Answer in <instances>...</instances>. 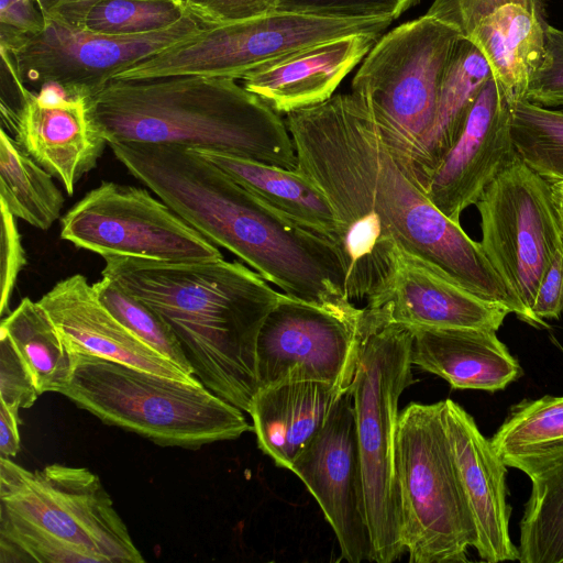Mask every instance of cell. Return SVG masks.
Here are the masks:
<instances>
[{
	"label": "cell",
	"mask_w": 563,
	"mask_h": 563,
	"mask_svg": "<svg viewBox=\"0 0 563 563\" xmlns=\"http://www.w3.org/2000/svg\"><path fill=\"white\" fill-rule=\"evenodd\" d=\"M71 357L73 373L59 394L103 423L158 445L197 449L251 429L240 408L200 380L169 378L92 355Z\"/></svg>",
	"instance_id": "obj_5"
},
{
	"label": "cell",
	"mask_w": 563,
	"mask_h": 563,
	"mask_svg": "<svg viewBox=\"0 0 563 563\" xmlns=\"http://www.w3.org/2000/svg\"><path fill=\"white\" fill-rule=\"evenodd\" d=\"M383 322L410 328L497 331L507 309L459 286L429 262L400 251L384 290L364 307Z\"/></svg>",
	"instance_id": "obj_19"
},
{
	"label": "cell",
	"mask_w": 563,
	"mask_h": 563,
	"mask_svg": "<svg viewBox=\"0 0 563 563\" xmlns=\"http://www.w3.org/2000/svg\"><path fill=\"white\" fill-rule=\"evenodd\" d=\"M0 512L75 544L100 563L144 562L100 478L86 467L30 471L0 457Z\"/></svg>",
	"instance_id": "obj_10"
},
{
	"label": "cell",
	"mask_w": 563,
	"mask_h": 563,
	"mask_svg": "<svg viewBox=\"0 0 563 563\" xmlns=\"http://www.w3.org/2000/svg\"><path fill=\"white\" fill-rule=\"evenodd\" d=\"M0 202L15 218L40 230L52 227L60 217L65 202L53 175L3 129L0 132Z\"/></svg>",
	"instance_id": "obj_29"
},
{
	"label": "cell",
	"mask_w": 563,
	"mask_h": 563,
	"mask_svg": "<svg viewBox=\"0 0 563 563\" xmlns=\"http://www.w3.org/2000/svg\"><path fill=\"white\" fill-rule=\"evenodd\" d=\"M393 19H327L276 11L203 26L194 36L135 63L113 79L207 75L240 80L256 68L341 36L383 32Z\"/></svg>",
	"instance_id": "obj_9"
},
{
	"label": "cell",
	"mask_w": 563,
	"mask_h": 563,
	"mask_svg": "<svg viewBox=\"0 0 563 563\" xmlns=\"http://www.w3.org/2000/svg\"><path fill=\"white\" fill-rule=\"evenodd\" d=\"M511 135L525 164L550 184L563 181V111L526 99L512 103Z\"/></svg>",
	"instance_id": "obj_31"
},
{
	"label": "cell",
	"mask_w": 563,
	"mask_h": 563,
	"mask_svg": "<svg viewBox=\"0 0 563 563\" xmlns=\"http://www.w3.org/2000/svg\"><path fill=\"white\" fill-rule=\"evenodd\" d=\"M525 474L532 488L520 521L518 561L563 563V455Z\"/></svg>",
	"instance_id": "obj_30"
},
{
	"label": "cell",
	"mask_w": 563,
	"mask_h": 563,
	"mask_svg": "<svg viewBox=\"0 0 563 563\" xmlns=\"http://www.w3.org/2000/svg\"><path fill=\"white\" fill-rule=\"evenodd\" d=\"M361 320L283 294L258 333V388L314 380L349 390L364 338Z\"/></svg>",
	"instance_id": "obj_14"
},
{
	"label": "cell",
	"mask_w": 563,
	"mask_h": 563,
	"mask_svg": "<svg viewBox=\"0 0 563 563\" xmlns=\"http://www.w3.org/2000/svg\"><path fill=\"white\" fill-rule=\"evenodd\" d=\"M479 242L506 288L525 309L532 306L541 280L563 236L551 184L517 156L486 187L475 203Z\"/></svg>",
	"instance_id": "obj_12"
},
{
	"label": "cell",
	"mask_w": 563,
	"mask_h": 563,
	"mask_svg": "<svg viewBox=\"0 0 563 563\" xmlns=\"http://www.w3.org/2000/svg\"><path fill=\"white\" fill-rule=\"evenodd\" d=\"M551 189L555 200L563 201V181L551 184Z\"/></svg>",
	"instance_id": "obj_44"
},
{
	"label": "cell",
	"mask_w": 563,
	"mask_h": 563,
	"mask_svg": "<svg viewBox=\"0 0 563 563\" xmlns=\"http://www.w3.org/2000/svg\"><path fill=\"white\" fill-rule=\"evenodd\" d=\"M420 0H277V11L327 19L396 20Z\"/></svg>",
	"instance_id": "obj_35"
},
{
	"label": "cell",
	"mask_w": 563,
	"mask_h": 563,
	"mask_svg": "<svg viewBox=\"0 0 563 563\" xmlns=\"http://www.w3.org/2000/svg\"><path fill=\"white\" fill-rule=\"evenodd\" d=\"M443 420L461 484L476 527L475 549L482 561L519 560L509 533L506 464L473 417L451 399L443 400Z\"/></svg>",
	"instance_id": "obj_21"
},
{
	"label": "cell",
	"mask_w": 563,
	"mask_h": 563,
	"mask_svg": "<svg viewBox=\"0 0 563 563\" xmlns=\"http://www.w3.org/2000/svg\"><path fill=\"white\" fill-rule=\"evenodd\" d=\"M561 110L563 111V107H562V109H561Z\"/></svg>",
	"instance_id": "obj_47"
},
{
	"label": "cell",
	"mask_w": 563,
	"mask_h": 563,
	"mask_svg": "<svg viewBox=\"0 0 563 563\" xmlns=\"http://www.w3.org/2000/svg\"><path fill=\"white\" fill-rule=\"evenodd\" d=\"M395 474L401 537L411 563L467 561L477 532L443 420V400L399 412Z\"/></svg>",
	"instance_id": "obj_7"
},
{
	"label": "cell",
	"mask_w": 563,
	"mask_h": 563,
	"mask_svg": "<svg viewBox=\"0 0 563 563\" xmlns=\"http://www.w3.org/2000/svg\"><path fill=\"white\" fill-rule=\"evenodd\" d=\"M60 239L100 256L162 262L223 258L217 245L145 189L102 181L60 219Z\"/></svg>",
	"instance_id": "obj_13"
},
{
	"label": "cell",
	"mask_w": 563,
	"mask_h": 563,
	"mask_svg": "<svg viewBox=\"0 0 563 563\" xmlns=\"http://www.w3.org/2000/svg\"><path fill=\"white\" fill-rule=\"evenodd\" d=\"M103 260L101 276L167 323L194 375L247 412L258 390V333L284 292L236 261L162 262L122 255Z\"/></svg>",
	"instance_id": "obj_3"
},
{
	"label": "cell",
	"mask_w": 563,
	"mask_h": 563,
	"mask_svg": "<svg viewBox=\"0 0 563 563\" xmlns=\"http://www.w3.org/2000/svg\"><path fill=\"white\" fill-rule=\"evenodd\" d=\"M345 391L314 380H288L258 388L247 411L258 448L276 465L290 470Z\"/></svg>",
	"instance_id": "obj_24"
},
{
	"label": "cell",
	"mask_w": 563,
	"mask_h": 563,
	"mask_svg": "<svg viewBox=\"0 0 563 563\" xmlns=\"http://www.w3.org/2000/svg\"><path fill=\"white\" fill-rule=\"evenodd\" d=\"M128 172L214 245L282 292L358 318L346 294L339 250L232 179L194 148L172 144H108Z\"/></svg>",
	"instance_id": "obj_2"
},
{
	"label": "cell",
	"mask_w": 563,
	"mask_h": 563,
	"mask_svg": "<svg viewBox=\"0 0 563 563\" xmlns=\"http://www.w3.org/2000/svg\"><path fill=\"white\" fill-rule=\"evenodd\" d=\"M187 13L175 0H104L89 11L81 27L113 35L142 34L170 26Z\"/></svg>",
	"instance_id": "obj_33"
},
{
	"label": "cell",
	"mask_w": 563,
	"mask_h": 563,
	"mask_svg": "<svg viewBox=\"0 0 563 563\" xmlns=\"http://www.w3.org/2000/svg\"><path fill=\"white\" fill-rule=\"evenodd\" d=\"M40 393L11 340L0 332V399L12 412L34 405Z\"/></svg>",
	"instance_id": "obj_37"
},
{
	"label": "cell",
	"mask_w": 563,
	"mask_h": 563,
	"mask_svg": "<svg viewBox=\"0 0 563 563\" xmlns=\"http://www.w3.org/2000/svg\"><path fill=\"white\" fill-rule=\"evenodd\" d=\"M525 99L544 107H563V30L548 23L543 57L526 89Z\"/></svg>",
	"instance_id": "obj_36"
},
{
	"label": "cell",
	"mask_w": 563,
	"mask_h": 563,
	"mask_svg": "<svg viewBox=\"0 0 563 563\" xmlns=\"http://www.w3.org/2000/svg\"><path fill=\"white\" fill-rule=\"evenodd\" d=\"M490 441L506 466L523 473L563 455V396L516 405Z\"/></svg>",
	"instance_id": "obj_27"
},
{
	"label": "cell",
	"mask_w": 563,
	"mask_h": 563,
	"mask_svg": "<svg viewBox=\"0 0 563 563\" xmlns=\"http://www.w3.org/2000/svg\"><path fill=\"white\" fill-rule=\"evenodd\" d=\"M238 79L180 75L112 79L87 100L107 143L172 144L297 169L280 113Z\"/></svg>",
	"instance_id": "obj_4"
},
{
	"label": "cell",
	"mask_w": 563,
	"mask_h": 563,
	"mask_svg": "<svg viewBox=\"0 0 563 563\" xmlns=\"http://www.w3.org/2000/svg\"><path fill=\"white\" fill-rule=\"evenodd\" d=\"M18 84L20 103L1 129L71 196L108 143L91 122L86 99L69 97L55 86L32 91Z\"/></svg>",
	"instance_id": "obj_18"
},
{
	"label": "cell",
	"mask_w": 563,
	"mask_h": 563,
	"mask_svg": "<svg viewBox=\"0 0 563 563\" xmlns=\"http://www.w3.org/2000/svg\"><path fill=\"white\" fill-rule=\"evenodd\" d=\"M563 311V245L560 246L538 288L532 313L541 321L558 319Z\"/></svg>",
	"instance_id": "obj_41"
},
{
	"label": "cell",
	"mask_w": 563,
	"mask_h": 563,
	"mask_svg": "<svg viewBox=\"0 0 563 563\" xmlns=\"http://www.w3.org/2000/svg\"><path fill=\"white\" fill-rule=\"evenodd\" d=\"M175 1L179 2L180 4L184 2V0H175Z\"/></svg>",
	"instance_id": "obj_46"
},
{
	"label": "cell",
	"mask_w": 563,
	"mask_h": 563,
	"mask_svg": "<svg viewBox=\"0 0 563 563\" xmlns=\"http://www.w3.org/2000/svg\"><path fill=\"white\" fill-rule=\"evenodd\" d=\"M461 37L451 25L424 14L382 35L352 80L351 93L415 172Z\"/></svg>",
	"instance_id": "obj_8"
},
{
	"label": "cell",
	"mask_w": 563,
	"mask_h": 563,
	"mask_svg": "<svg viewBox=\"0 0 563 563\" xmlns=\"http://www.w3.org/2000/svg\"><path fill=\"white\" fill-rule=\"evenodd\" d=\"M474 44L511 104L542 62L544 0H433L426 13Z\"/></svg>",
	"instance_id": "obj_16"
},
{
	"label": "cell",
	"mask_w": 563,
	"mask_h": 563,
	"mask_svg": "<svg viewBox=\"0 0 563 563\" xmlns=\"http://www.w3.org/2000/svg\"><path fill=\"white\" fill-rule=\"evenodd\" d=\"M194 150L264 202L339 250L340 231L334 210L307 174L298 168L286 169L216 151Z\"/></svg>",
	"instance_id": "obj_25"
},
{
	"label": "cell",
	"mask_w": 563,
	"mask_h": 563,
	"mask_svg": "<svg viewBox=\"0 0 563 563\" xmlns=\"http://www.w3.org/2000/svg\"><path fill=\"white\" fill-rule=\"evenodd\" d=\"M410 328V327H409ZM412 365L455 389L497 391L520 376L518 361L496 331L471 328H411Z\"/></svg>",
	"instance_id": "obj_23"
},
{
	"label": "cell",
	"mask_w": 563,
	"mask_h": 563,
	"mask_svg": "<svg viewBox=\"0 0 563 563\" xmlns=\"http://www.w3.org/2000/svg\"><path fill=\"white\" fill-rule=\"evenodd\" d=\"M512 104L494 76L475 98L454 144L427 177L431 202L460 223L486 187L517 156L511 135Z\"/></svg>",
	"instance_id": "obj_17"
},
{
	"label": "cell",
	"mask_w": 563,
	"mask_h": 563,
	"mask_svg": "<svg viewBox=\"0 0 563 563\" xmlns=\"http://www.w3.org/2000/svg\"><path fill=\"white\" fill-rule=\"evenodd\" d=\"M45 23L36 0H0V41L37 33Z\"/></svg>",
	"instance_id": "obj_40"
},
{
	"label": "cell",
	"mask_w": 563,
	"mask_h": 563,
	"mask_svg": "<svg viewBox=\"0 0 563 563\" xmlns=\"http://www.w3.org/2000/svg\"><path fill=\"white\" fill-rule=\"evenodd\" d=\"M92 287L102 305L142 341L189 375L192 368L167 323L147 305L102 276ZM195 376V375H194Z\"/></svg>",
	"instance_id": "obj_32"
},
{
	"label": "cell",
	"mask_w": 563,
	"mask_h": 563,
	"mask_svg": "<svg viewBox=\"0 0 563 563\" xmlns=\"http://www.w3.org/2000/svg\"><path fill=\"white\" fill-rule=\"evenodd\" d=\"M555 201H556V206H558V212H559L560 224H561L562 236H563V201H559V200H555Z\"/></svg>",
	"instance_id": "obj_45"
},
{
	"label": "cell",
	"mask_w": 563,
	"mask_h": 563,
	"mask_svg": "<svg viewBox=\"0 0 563 563\" xmlns=\"http://www.w3.org/2000/svg\"><path fill=\"white\" fill-rule=\"evenodd\" d=\"M1 233H0V286H1V314L9 309L12 290L19 273L26 264V256L21 243V236L14 221V216L4 203L0 202Z\"/></svg>",
	"instance_id": "obj_39"
},
{
	"label": "cell",
	"mask_w": 563,
	"mask_h": 563,
	"mask_svg": "<svg viewBox=\"0 0 563 563\" xmlns=\"http://www.w3.org/2000/svg\"><path fill=\"white\" fill-rule=\"evenodd\" d=\"M0 332L11 340L40 395L62 390L70 379L73 357L52 318L38 301L23 298L2 319Z\"/></svg>",
	"instance_id": "obj_28"
},
{
	"label": "cell",
	"mask_w": 563,
	"mask_h": 563,
	"mask_svg": "<svg viewBox=\"0 0 563 563\" xmlns=\"http://www.w3.org/2000/svg\"><path fill=\"white\" fill-rule=\"evenodd\" d=\"M38 302L70 354L92 355L185 382L199 380L121 323L102 305L84 275L75 274L58 282Z\"/></svg>",
	"instance_id": "obj_20"
},
{
	"label": "cell",
	"mask_w": 563,
	"mask_h": 563,
	"mask_svg": "<svg viewBox=\"0 0 563 563\" xmlns=\"http://www.w3.org/2000/svg\"><path fill=\"white\" fill-rule=\"evenodd\" d=\"M383 34L360 33L321 42L246 74L243 87L278 113L321 103Z\"/></svg>",
	"instance_id": "obj_22"
},
{
	"label": "cell",
	"mask_w": 563,
	"mask_h": 563,
	"mask_svg": "<svg viewBox=\"0 0 563 563\" xmlns=\"http://www.w3.org/2000/svg\"><path fill=\"white\" fill-rule=\"evenodd\" d=\"M290 471L319 504L334 531L342 559L349 563L372 562L373 545L351 389L338 399Z\"/></svg>",
	"instance_id": "obj_15"
},
{
	"label": "cell",
	"mask_w": 563,
	"mask_h": 563,
	"mask_svg": "<svg viewBox=\"0 0 563 563\" xmlns=\"http://www.w3.org/2000/svg\"><path fill=\"white\" fill-rule=\"evenodd\" d=\"M492 76L482 52L461 37L444 78L432 129L416 163V175L422 186L454 144L475 98Z\"/></svg>",
	"instance_id": "obj_26"
},
{
	"label": "cell",
	"mask_w": 563,
	"mask_h": 563,
	"mask_svg": "<svg viewBox=\"0 0 563 563\" xmlns=\"http://www.w3.org/2000/svg\"><path fill=\"white\" fill-rule=\"evenodd\" d=\"M0 562L100 563L90 552L0 512Z\"/></svg>",
	"instance_id": "obj_34"
},
{
	"label": "cell",
	"mask_w": 563,
	"mask_h": 563,
	"mask_svg": "<svg viewBox=\"0 0 563 563\" xmlns=\"http://www.w3.org/2000/svg\"><path fill=\"white\" fill-rule=\"evenodd\" d=\"M202 27L189 13L165 29L131 35L99 33L46 19L37 33L0 41L2 66L32 91L55 86L69 97L88 100L119 73Z\"/></svg>",
	"instance_id": "obj_11"
},
{
	"label": "cell",
	"mask_w": 563,
	"mask_h": 563,
	"mask_svg": "<svg viewBox=\"0 0 563 563\" xmlns=\"http://www.w3.org/2000/svg\"><path fill=\"white\" fill-rule=\"evenodd\" d=\"M46 19L82 26L89 11L104 0H36Z\"/></svg>",
	"instance_id": "obj_42"
},
{
	"label": "cell",
	"mask_w": 563,
	"mask_h": 563,
	"mask_svg": "<svg viewBox=\"0 0 563 563\" xmlns=\"http://www.w3.org/2000/svg\"><path fill=\"white\" fill-rule=\"evenodd\" d=\"M19 450V415L0 402V457H13Z\"/></svg>",
	"instance_id": "obj_43"
},
{
	"label": "cell",
	"mask_w": 563,
	"mask_h": 563,
	"mask_svg": "<svg viewBox=\"0 0 563 563\" xmlns=\"http://www.w3.org/2000/svg\"><path fill=\"white\" fill-rule=\"evenodd\" d=\"M364 338L350 387L362 463L372 562L391 563L405 552L395 474L398 402L416 383L411 366L412 330L383 322L363 308Z\"/></svg>",
	"instance_id": "obj_6"
},
{
	"label": "cell",
	"mask_w": 563,
	"mask_h": 563,
	"mask_svg": "<svg viewBox=\"0 0 563 563\" xmlns=\"http://www.w3.org/2000/svg\"><path fill=\"white\" fill-rule=\"evenodd\" d=\"M181 5L203 26L271 14L277 0H184Z\"/></svg>",
	"instance_id": "obj_38"
},
{
	"label": "cell",
	"mask_w": 563,
	"mask_h": 563,
	"mask_svg": "<svg viewBox=\"0 0 563 563\" xmlns=\"http://www.w3.org/2000/svg\"><path fill=\"white\" fill-rule=\"evenodd\" d=\"M285 122L297 168L322 189L334 210L351 301L377 297L404 251L540 328L510 295L479 242L431 202L411 162L353 93L289 112Z\"/></svg>",
	"instance_id": "obj_1"
}]
</instances>
